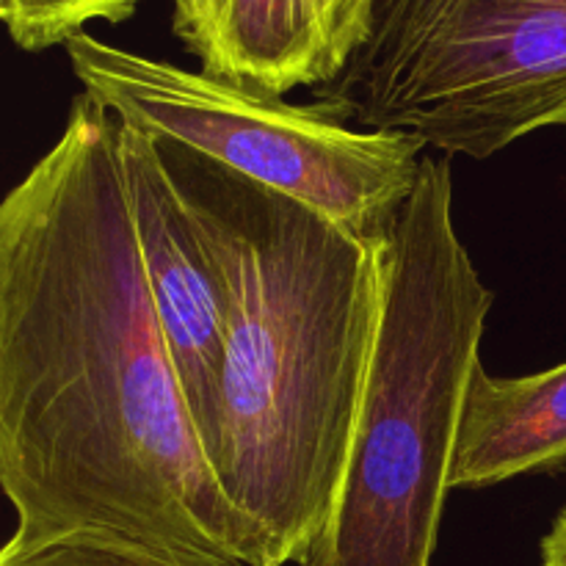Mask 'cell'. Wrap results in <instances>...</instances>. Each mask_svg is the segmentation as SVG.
Here are the masks:
<instances>
[{
    "label": "cell",
    "instance_id": "1",
    "mask_svg": "<svg viewBox=\"0 0 566 566\" xmlns=\"http://www.w3.org/2000/svg\"><path fill=\"white\" fill-rule=\"evenodd\" d=\"M0 490L17 547L88 534L177 566L260 564L155 318L119 119L86 92L0 199Z\"/></svg>",
    "mask_w": 566,
    "mask_h": 566
},
{
    "label": "cell",
    "instance_id": "2",
    "mask_svg": "<svg viewBox=\"0 0 566 566\" xmlns=\"http://www.w3.org/2000/svg\"><path fill=\"white\" fill-rule=\"evenodd\" d=\"M153 138L230 298L202 453L252 534L258 566H302L352 453L379 326V243Z\"/></svg>",
    "mask_w": 566,
    "mask_h": 566
},
{
    "label": "cell",
    "instance_id": "3",
    "mask_svg": "<svg viewBox=\"0 0 566 566\" xmlns=\"http://www.w3.org/2000/svg\"><path fill=\"white\" fill-rule=\"evenodd\" d=\"M381 304L346 475L302 566H431L495 296L453 221L451 158L423 155L379 243Z\"/></svg>",
    "mask_w": 566,
    "mask_h": 566
},
{
    "label": "cell",
    "instance_id": "4",
    "mask_svg": "<svg viewBox=\"0 0 566 566\" xmlns=\"http://www.w3.org/2000/svg\"><path fill=\"white\" fill-rule=\"evenodd\" d=\"M315 108L484 160L566 127V0H376L363 48Z\"/></svg>",
    "mask_w": 566,
    "mask_h": 566
},
{
    "label": "cell",
    "instance_id": "5",
    "mask_svg": "<svg viewBox=\"0 0 566 566\" xmlns=\"http://www.w3.org/2000/svg\"><path fill=\"white\" fill-rule=\"evenodd\" d=\"M64 50L83 92L122 125L202 153L365 241H385L415 191L426 144L409 133L343 125L315 105L249 92L86 31Z\"/></svg>",
    "mask_w": 566,
    "mask_h": 566
},
{
    "label": "cell",
    "instance_id": "6",
    "mask_svg": "<svg viewBox=\"0 0 566 566\" xmlns=\"http://www.w3.org/2000/svg\"><path fill=\"white\" fill-rule=\"evenodd\" d=\"M119 158L138 260L199 446L210 429L227 340L224 274L149 133L119 122Z\"/></svg>",
    "mask_w": 566,
    "mask_h": 566
},
{
    "label": "cell",
    "instance_id": "7",
    "mask_svg": "<svg viewBox=\"0 0 566 566\" xmlns=\"http://www.w3.org/2000/svg\"><path fill=\"white\" fill-rule=\"evenodd\" d=\"M210 77L271 97L335 77L310 0H175L171 22Z\"/></svg>",
    "mask_w": 566,
    "mask_h": 566
},
{
    "label": "cell",
    "instance_id": "8",
    "mask_svg": "<svg viewBox=\"0 0 566 566\" xmlns=\"http://www.w3.org/2000/svg\"><path fill=\"white\" fill-rule=\"evenodd\" d=\"M566 468V363L528 376L473 374L451 490H490Z\"/></svg>",
    "mask_w": 566,
    "mask_h": 566
},
{
    "label": "cell",
    "instance_id": "9",
    "mask_svg": "<svg viewBox=\"0 0 566 566\" xmlns=\"http://www.w3.org/2000/svg\"><path fill=\"white\" fill-rule=\"evenodd\" d=\"M144 0H14L11 39L22 50H48L86 31L88 22H125Z\"/></svg>",
    "mask_w": 566,
    "mask_h": 566
},
{
    "label": "cell",
    "instance_id": "10",
    "mask_svg": "<svg viewBox=\"0 0 566 566\" xmlns=\"http://www.w3.org/2000/svg\"><path fill=\"white\" fill-rule=\"evenodd\" d=\"M0 566H177L144 547L103 536L75 534L33 547L6 542L0 547Z\"/></svg>",
    "mask_w": 566,
    "mask_h": 566
},
{
    "label": "cell",
    "instance_id": "11",
    "mask_svg": "<svg viewBox=\"0 0 566 566\" xmlns=\"http://www.w3.org/2000/svg\"><path fill=\"white\" fill-rule=\"evenodd\" d=\"M310 3H313L326 55H329V64L337 77L348 59L363 48L370 31V20H374L376 0H310Z\"/></svg>",
    "mask_w": 566,
    "mask_h": 566
},
{
    "label": "cell",
    "instance_id": "12",
    "mask_svg": "<svg viewBox=\"0 0 566 566\" xmlns=\"http://www.w3.org/2000/svg\"><path fill=\"white\" fill-rule=\"evenodd\" d=\"M542 566H566V506L542 539Z\"/></svg>",
    "mask_w": 566,
    "mask_h": 566
},
{
    "label": "cell",
    "instance_id": "13",
    "mask_svg": "<svg viewBox=\"0 0 566 566\" xmlns=\"http://www.w3.org/2000/svg\"><path fill=\"white\" fill-rule=\"evenodd\" d=\"M11 17H14V0H0V22L9 25Z\"/></svg>",
    "mask_w": 566,
    "mask_h": 566
}]
</instances>
